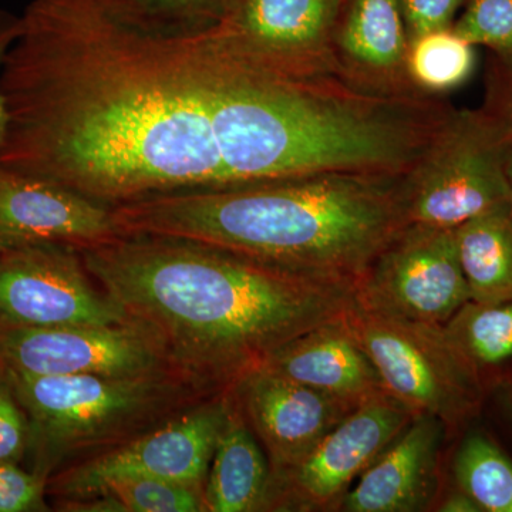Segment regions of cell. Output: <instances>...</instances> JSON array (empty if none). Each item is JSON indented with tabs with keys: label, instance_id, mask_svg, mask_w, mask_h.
Wrapping results in <instances>:
<instances>
[{
	"label": "cell",
	"instance_id": "4316f807",
	"mask_svg": "<svg viewBox=\"0 0 512 512\" xmlns=\"http://www.w3.org/2000/svg\"><path fill=\"white\" fill-rule=\"evenodd\" d=\"M29 420L12 387L0 375V461L22 464L28 457Z\"/></svg>",
	"mask_w": 512,
	"mask_h": 512
},
{
	"label": "cell",
	"instance_id": "5bb4252c",
	"mask_svg": "<svg viewBox=\"0 0 512 512\" xmlns=\"http://www.w3.org/2000/svg\"><path fill=\"white\" fill-rule=\"evenodd\" d=\"M231 392L264 448L271 477L299 463L353 410L262 367L242 376Z\"/></svg>",
	"mask_w": 512,
	"mask_h": 512
},
{
	"label": "cell",
	"instance_id": "7402d4cb",
	"mask_svg": "<svg viewBox=\"0 0 512 512\" xmlns=\"http://www.w3.org/2000/svg\"><path fill=\"white\" fill-rule=\"evenodd\" d=\"M117 22L160 35L202 32L218 25L234 0H93Z\"/></svg>",
	"mask_w": 512,
	"mask_h": 512
},
{
	"label": "cell",
	"instance_id": "9a60e30c",
	"mask_svg": "<svg viewBox=\"0 0 512 512\" xmlns=\"http://www.w3.org/2000/svg\"><path fill=\"white\" fill-rule=\"evenodd\" d=\"M409 42L396 0H340L332 45L346 82L372 93H419L407 79Z\"/></svg>",
	"mask_w": 512,
	"mask_h": 512
},
{
	"label": "cell",
	"instance_id": "7a4b0ae2",
	"mask_svg": "<svg viewBox=\"0 0 512 512\" xmlns=\"http://www.w3.org/2000/svg\"><path fill=\"white\" fill-rule=\"evenodd\" d=\"M79 252L94 281L184 372L222 390L355 299V285L191 239L120 235Z\"/></svg>",
	"mask_w": 512,
	"mask_h": 512
},
{
	"label": "cell",
	"instance_id": "1f68e13d",
	"mask_svg": "<svg viewBox=\"0 0 512 512\" xmlns=\"http://www.w3.org/2000/svg\"><path fill=\"white\" fill-rule=\"evenodd\" d=\"M505 120H507L508 126H510L512 130V82L510 87V96H508V107L507 113L503 116Z\"/></svg>",
	"mask_w": 512,
	"mask_h": 512
},
{
	"label": "cell",
	"instance_id": "484cf974",
	"mask_svg": "<svg viewBox=\"0 0 512 512\" xmlns=\"http://www.w3.org/2000/svg\"><path fill=\"white\" fill-rule=\"evenodd\" d=\"M45 477L20 464L0 461V512L50 511Z\"/></svg>",
	"mask_w": 512,
	"mask_h": 512
},
{
	"label": "cell",
	"instance_id": "6da1fadb",
	"mask_svg": "<svg viewBox=\"0 0 512 512\" xmlns=\"http://www.w3.org/2000/svg\"><path fill=\"white\" fill-rule=\"evenodd\" d=\"M245 66L214 26L160 35L93 0H32L0 70V165L111 208L232 187Z\"/></svg>",
	"mask_w": 512,
	"mask_h": 512
},
{
	"label": "cell",
	"instance_id": "603a6c76",
	"mask_svg": "<svg viewBox=\"0 0 512 512\" xmlns=\"http://www.w3.org/2000/svg\"><path fill=\"white\" fill-rule=\"evenodd\" d=\"M457 487L483 512H512V461L493 441L471 434L454 460Z\"/></svg>",
	"mask_w": 512,
	"mask_h": 512
},
{
	"label": "cell",
	"instance_id": "d6a6232c",
	"mask_svg": "<svg viewBox=\"0 0 512 512\" xmlns=\"http://www.w3.org/2000/svg\"><path fill=\"white\" fill-rule=\"evenodd\" d=\"M0 375H2V366H0Z\"/></svg>",
	"mask_w": 512,
	"mask_h": 512
},
{
	"label": "cell",
	"instance_id": "f546056e",
	"mask_svg": "<svg viewBox=\"0 0 512 512\" xmlns=\"http://www.w3.org/2000/svg\"><path fill=\"white\" fill-rule=\"evenodd\" d=\"M439 511L441 512H483L478 507L476 501L470 497V495L461 491L458 488L457 491H453L444 498L441 503Z\"/></svg>",
	"mask_w": 512,
	"mask_h": 512
},
{
	"label": "cell",
	"instance_id": "4fadbf2b",
	"mask_svg": "<svg viewBox=\"0 0 512 512\" xmlns=\"http://www.w3.org/2000/svg\"><path fill=\"white\" fill-rule=\"evenodd\" d=\"M121 235L113 208L0 165V248L107 244Z\"/></svg>",
	"mask_w": 512,
	"mask_h": 512
},
{
	"label": "cell",
	"instance_id": "52a82bcc",
	"mask_svg": "<svg viewBox=\"0 0 512 512\" xmlns=\"http://www.w3.org/2000/svg\"><path fill=\"white\" fill-rule=\"evenodd\" d=\"M229 389L136 439L60 468L47 478V497L53 505L80 500L116 476L163 478L204 491L229 412Z\"/></svg>",
	"mask_w": 512,
	"mask_h": 512
},
{
	"label": "cell",
	"instance_id": "7c38bea8",
	"mask_svg": "<svg viewBox=\"0 0 512 512\" xmlns=\"http://www.w3.org/2000/svg\"><path fill=\"white\" fill-rule=\"evenodd\" d=\"M339 2L234 0L215 29L239 56L271 72L340 76L332 45Z\"/></svg>",
	"mask_w": 512,
	"mask_h": 512
},
{
	"label": "cell",
	"instance_id": "d4e9b609",
	"mask_svg": "<svg viewBox=\"0 0 512 512\" xmlns=\"http://www.w3.org/2000/svg\"><path fill=\"white\" fill-rule=\"evenodd\" d=\"M451 29L474 47L512 57V0H467Z\"/></svg>",
	"mask_w": 512,
	"mask_h": 512
},
{
	"label": "cell",
	"instance_id": "8fae6325",
	"mask_svg": "<svg viewBox=\"0 0 512 512\" xmlns=\"http://www.w3.org/2000/svg\"><path fill=\"white\" fill-rule=\"evenodd\" d=\"M389 393L359 404L295 466L271 477L266 511L333 510L413 419Z\"/></svg>",
	"mask_w": 512,
	"mask_h": 512
},
{
	"label": "cell",
	"instance_id": "4dcf8cb0",
	"mask_svg": "<svg viewBox=\"0 0 512 512\" xmlns=\"http://www.w3.org/2000/svg\"><path fill=\"white\" fill-rule=\"evenodd\" d=\"M510 143H508L507 158H505V175H507L508 191H510V202L512 207V130Z\"/></svg>",
	"mask_w": 512,
	"mask_h": 512
},
{
	"label": "cell",
	"instance_id": "83f0119b",
	"mask_svg": "<svg viewBox=\"0 0 512 512\" xmlns=\"http://www.w3.org/2000/svg\"><path fill=\"white\" fill-rule=\"evenodd\" d=\"M407 35L414 37L453 26L458 10L467 0H396Z\"/></svg>",
	"mask_w": 512,
	"mask_h": 512
},
{
	"label": "cell",
	"instance_id": "ffe728a7",
	"mask_svg": "<svg viewBox=\"0 0 512 512\" xmlns=\"http://www.w3.org/2000/svg\"><path fill=\"white\" fill-rule=\"evenodd\" d=\"M57 511L97 512H201L200 488L144 476L106 478L80 500L53 505Z\"/></svg>",
	"mask_w": 512,
	"mask_h": 512
},
{
	"label": "cell",
	"instance_id": "f1b7e54d",
	"mask_svg": "<svg viewBox=\"0 0 512 512\" xmlns=\"http://www.w3.org/2000/svg\"><path fill=\"white\" fill-rule=\"evenodd\" d=\"M20 29V15L0 10V70H2L5 57L12 43L15 42ZM9 114L6 107L5 97L0 92V147L5 141L6 133H8Z\"/></svg>",
	"mask_w": 512,
	"mask_h": 512
},
{
	"label": "cell",
	"instance_id": "8992f818",
	"mask_svg": "<svg viewBox=\"0 0 512 512\" xmlns=\"http://www.w3.org/2000/svg\"><path fill=\"white\" fill-rule=\"evenodd\" d=\"M345 319L386 392L413 416L429 414L446 427H456L477 409L478 366L457 348L444 326L369 312L355 299Z\"/></svg>",
	"mask_w": 512,
	"mask_h": 512
},
{
	"label": "cell",
	"instance_id": "ba28073f",
	"mask_svg": "<svg viewBox=\"0 0 512 512\" xmlns=\"http://www.w3.org/2000/svg\"><path fill=\"white\" fill-rule=\"evenodd\" d=\"M471 301L454 229L407 225L355 285V303L379 315L444 326Z\"/></svg>",
	"mask_w": 512,
	"mask_h": 512
},
{
	"label": "cell",
	"instance_id": "3957f363",
	"mask_svg": "<svg viewBox=\"0 0 512 512\" xmlns=\"http://www.w3.org/2000/svg\"><path fill=\"white\" fill-rule=\"evenodd\" d=\"M403 177L323 174L156 195L113 207L121 235L191 239L356 285L407 227Z\"/></svg>",
	"mask_w": 512,
	"mask_h": 512
},
{
	"label": "cell",
	"instance_id": "277c9868",
	"mask_svg": "<svg viewBox=\"0 0 512 512\" xmlns=\"http://www.w3.org/2000/svg\"><path fill=\"white\" fill-rule=\"evenodd\" d=\"M29 420V470L64 466L120 446L220 396L188 375L32 376L2 367ZM228 390V389H227Z\"/></svg>",
	"mask_w": 512,
	"mask_h": 512
},
{
	"label": "cell",
	"instance_id": "44dd1931",
	"mask_svg": "<svg viewBox=\"0 0 512 512\" xmlns=\"http://www.w3.org/2000/svg\"><path fill=\"white\" fill-rule=\"evenodd\" d=\"M476 63L474 46L453 29L434 30L414 37L406 57L407 79L416 92L433 96L467 82Z\"/></svg>",
	"mask_w": 512,
	"mask_h": 512
},
{
	"label": "cell",
	"instance_id": "e0dca14e",
	"mask_svg": "<svg viewBox=\"0 0 512 512\" xmlns=\"http://www.w3.org/2000/svg\"><path fill=\"white\" fill-rule=\"evenodd\" d=\"M258 367L318 390L350 409L387 393L345 315L289 340Z\"/></svg>",
	"mask_w": 512,
	"mask_h": 512
},
{
	"label": "cell",
	"instance_id": "9c48e42d",
	"mask_svg": "<svg viewBox=\"0 0 512 512\" xmlns=\"http://www.w3.org/2000/svg\"><path fill=\"white\" fill-rule=\"evenodd\" d=\"M133 322L87 271L79 249L0 248V328Z\"/></svg>",
	"mask_w": 512,
	"mask_h": 512
},
{
	"label": "cell",
	"instance_id": "30bf717a",
	"mask_svg": "<svg viewBox=\"0 0 512 512\" xmlns=\"http://www.w3.org/2000/svg\"><path fill=\"white\" fill-rule=\"evenodd\" d=\"M0 366L32 376L188 375L163 340L136 320L123 325L0 328Z\"/></svg>",
	"mask_w": 512,
	"mask_h": 512
},
{
	"label": "cell",
	"instance_id": "cb8c5ba5",
	"mask_svg": "<svg viewBox=\"0 0 512 512\" xmlns=\"http://www.w3.org/2000/svg\"><path fill=\"white\" fill-rule=\"evenodd\" d=\"M444 330L477 366L505 362L512 357V302L485 305L468 301Z\"/></svg>",
	"mask_w": 512,
	"mask_h": 512
},
{
	"label": "cell",
	"instance_id": "2e32d148",
	"mask_svg": "<svg viewBox=\"0 0 512 512\" xmlns=\"http://www.w3.org/2000/svg\"><path fill=\"white\" fill-rule=\"evenodd\" d=\"M446 426L429 414L414 416L357 478L340 503L346 512L427 510L437 491V464Z\"/></svg>",
	"mask_w": 512,
	"mask_h": 512
},
{
	"label": "cell",
	"instance_id": "5b68a950",
	"mask_svg": "<svg viewBox=\"0 0 512 512\" xmlns=\"http://www.w3.org/2000/svg\"><path fill=\"white\" fill-rule=\"evenodd\" d=\"M507 120L484 111L454 110L400 191L407 225L456 229L511 204L505 175Z\"/></svg>",
	"mask_w": 512,
	"mask_h": 512
},
{
	"label": "cell",
	"instance_id": "ac0fdd59",
	"mask_svg": "<svg viewBox=\"0 0 512 512\" xmlns=\"http://www.w3.org/2000/svg\"><path fill=\"white\" fill-rule=\"evenodd\" d=\"M227 420L204 487L205 512L266 511L271 467L231 389Z\"/></svg>",
	"mask_w": 512,
	"mask_h": 512
},
{
	"label": "cell",
	"instance_id": "d6986e66",
	"mask_svg": "<svg viewBox=\"0 0 512 512\" xmlns=\"http://www.w3.org/2000/svg\"><path fill=\"white\" fill-rule=\"evenodd\" d=\"M471 301L512 302V207L495 208L454 229Z\"/></svg>",
	"mask_w": 512,
	"mask_h": 512
}]
</instances>
